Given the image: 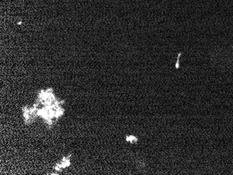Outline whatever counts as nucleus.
Returning <instances> with one entry per match:
<instances>
[{
    "mask_svg": "<svg viewBox=\"0 0 233 175\" xmlns=\"http://www.w3.org/2000/svg\"><path fill=\"white\" fill-rule=\"evenodd\" d=\"M126 141H127V142H130L131 143H134V142H137V139L135 136H133V135H130V136L126 137Z\"/></svg>",
    "mask_w": 233,
    "mask_h": 175,
    "instance_id": "obj_1",
    "label": "nucleus"
}]
</instances>
